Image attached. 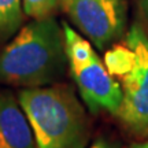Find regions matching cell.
<instances>
[{
	"instance_id": "1",
	"label": "cell",
	"mask_w": 148,
	"mask_h": 148,
	"mask_svg": "<svg viewBox=\"0 0 148 148\" xmlns=\"http://www.w3.org/2000/svg\"><path fill=\"white\" fill-rule=\"evenodd\" d=\"M63 29L55 18L34 19L0 52V82L37 88L56 82L66 70Z\"/></svg>"
},
{
	"instance_id": "3",
	"label": "cell",
	"mask_w": 148,
	"mask_h": 148,
	"mask_svg": "<svg viewBox=\"0 0 148 148\" xmlns=\"http://www.w3.org/2000/svg\"><path fill=\"white\" fill-rule=\"evenodd\" d=\"M104 63L121 81V121L134 133H148V36L134 23L126 34V47L107 51Z\"/></svg>"
},
{
	"instance_id": "8",
	"label": "cell",
	"mask_w": 148,
	"mask_h": 148,
	"mask_svg": "<svg viewBox=\"0 0 148 148\" xmlns=\"http://www.w3.org/2000/svg\"><path fill=\"white\" fill-rule=\"evenodd\" d=\"M23 12L34 19L49 16L55 10L58 0H22Z\"/></svg>"
},
{
	"instance_id": "2",
	"label": "cell",
	"mask_w": 148,
	"mask_h": 148,
	"mask_svg": "<svg viewBox=\"0 0 148 148\" xmlns=\"http://www.w3.org/2000/svg\"><path fill=\"white\" fill-rule=\"evenodd\" d=\"M18 101L36 138L37 148H84L89 134L84 107L64 84L23 88Z\"/></svg>"
},
{
	"instance_id": "6",
	"label": "cell",
	"mask_w": 148,
	"mask_h": 148,
	"mask_svg": "<svg viewBox=\"0 0 148 148\" xmlns=\"http://www.w3.org/2000/svg\"><path fill=\"white\" fill-rule=\"evenodd\" d=\"M0 148H37L26 114L11 92H0Z\"/></svg>"
},
{
	"instance_id": "9",
	"label": "cell",
	"mask_w": 148,
	"mask_h": 148,
	"mask_svg": "<svg viewBox=\"0 0 148 148\" xmlns=\"http://www.w3.org/2000/svg\"><path fill=\"white\" fill-rule=\"evenodd\" d=\"M89 148H116V145L112 143V141L107 140V138L99 137V138H96L95 141L90 144Z\"/></svg>"
},
{
	"instance_id": "11",
	"label": "cell",
	"mask_w": 148,
	"mask_h": 148,
	"mask_svg": "<svg viewBox=\"0 0 148 148\" xmlns=\"http://www.w3.org/2000/svg\"><path fill=\"white\" fill-rule=\"evenodd\" d=\"M129 148H148V141H144V143H134Z\"/></svg>"
},
{
	"instance_id": "5",
	"label": "cell",
	"mask_w": 148,
	"mask_h": 148,
	"mask_svg": "<svg viewBox=\"0 0 148 148\" xmlns=\"http://www.w3.org/2000/svg\"><path fill=\"white\" fill-rule=\"evenodd\" d=\"M70 19L99 49L119 38L126 12L122 0H62Z\"/></svg>"
},
{
	"instance_id": "7",
	"label": "cell",
	"mask_w": 148,
	"mask_h": 148,
	"mask_svg": "<svg viewBox=\"0 0 148 148\" xmlns=\"http://www.w3.org/2000/svg\"><path fill=\"white\" fill-rule=\"evenodd\" d=\"M22 0H0V41L7 40L22 23Z\"/></svg>"
},
{
	"instance_id": "4",
	"label": "cell",
	"mask_w": 148,
	"mask_h": 148,
	"mask_svg": "<svg viewBox=\"0 0 148 148\" xmlns=\"http://www.w3.org/2000/svg\"><path fill=\"white\" fill-rule=\"evenodd\" d=\"M71 78L86 107L92 112L100 110L118 115L122 103L121 84L101 63L95 49L77 59L67 60Z\"/></svg>"
},
{
	"instance_id": "10",
	"label": "cell",
	"mask_w": 148,
	"mask_h": 148,
	"mask_svg": "<svg viewBox=\"0 0 148 148\" xmlns=\"http://www.w3.org/2000/svg\"><path fill=\"white\" fill-rule=\"evenodd\" d=\"M138 1H140V7H141L144 16L148 19V0H138Z\"/></svg>"
}]
</instances>
